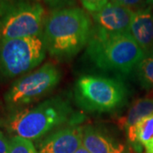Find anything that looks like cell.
<instances>
[{
	"instance_id": "20",
	"label": "cell",
	"mask_w": 153,
	"mask_h": 153,
	"mask_svg": "<svg viewBox=\"0 0 153 153\" xmlns=\"http://www.w3.org/2000/svg\"><path fill=\"white\" fill-rule=\"evenodd\" d=\"M74 153H89V152H88V151L87 149L83 146V145H82V146L78 148V149H77Z\"/></svg>"
},
{
	"instance_id": "4",
	"label": "cell",
	"mask_w": 153,
	"mask_h": 153,
	"mask_svg": "<svg viewBox=\"0 0 153 153\" xmlns=\"http://www.w3.org/2000/svg\"><path fill=\"white\" fill-rule=\"evenodd\" d=\"M74 97L77 105L88 112H111L124 105L128 91L118 79L85 75L76 80Z\"/></svg>"
},
{
	"instance_id": "5",
	"label": "cell",
	"mask_w": 153,
	"mask_h": 153,
	"mask_svg": "<svg viewBox=\"0 0 153 153\" xmlns=\"http://www.w3.org/2000/svg\"><path fill=\"white\" fill-rule=\"evenodd\" d=\"M46 46L43 35L0 42V72L6 77L23 75L44 60Z\"/></svg>"
},
{
	"instance_id": "10",
	"label": "cell",
	"mask_w": 153,
	"mask_h": 153,
	"mask_svg": "<svg viewBox=\"0 0 153 153\" xmlns=\"http://www.w3.org/2000/svg\"><path fill=\"white\" fill-rule=\"evenodd\" d=\"M129 33L141 48L145 55L153 52V12L146 7L134 12Z\"/></svg>"
},
{
	"instance_id": "16",
	"label": "cell",
	"mask_w": 153,
	"mask_h": 153,
	"mask_svg": "<svg viewBox=\"0 0 153 153\" xmlns=\"http://www.w3.org/2000/svg\"><path fill=\"white\" fill-rule=\"evenodd\" d=\"M111 2L123 6L134 12L146 9L148 4L147 0H111Z\"/></svg>"
},
{
	"instance_id": "7",
	"label": "cell",
	"mask_w": 153,
	"mask_h": 153,
	"mask_svg": "<svg viewBox=\"0 0 153 153\" xmlns=\"http://www.w3.org/2000/svg\"><path fill=\"white\" fill-rule=\"evenodd\" d=\"M60 70L47 63L27 76H22L13 83L5 94V101L12 106L24 105L38 100L59 83Z\"/></svg>"
},
{
	"instance_id": "2",
	"label": "cell",
	"mask_w": 153,
	"mask_h": 153,
	"mask_svg": "<svg viewBox=\"0 0 153 153\" xmlns=\"http://www.w3.org/2000/svg\"><path fill=\"white\" fill-rule=\"evenodd\" d=\"M86 53L100 68L125 74L133 71L145 56L130 33H109L94 27Z\"/></svg>"
},
{
	"instance_id": "9",
	"label": "cell",
	"mask_w": 153,
	"mask_h": 153,
	"mask_svg": "<svg viewBox=\"0 0 153 153\" xmlns=\"http://www.w3.org/2000/svg\"><path fill=\"white\" fill-rule=\"evenodd\" d=\"M83 128L76 124L52 133L38 144V153H74L82 145Z\"/></svg>"
},
{
	"instance_id": "12",
	"label": "cell",
	"mask_w": 153,
	"mask_h": 153,
	"mask_svg": "<svg viewBox=\"0 0 153 153\" xmlns=\"http://www.w3.org/2000/svg\"><path fill=\"white\" fill-rule=\"evenodd\" d=\"M82 145L89 153H125V146L93 126L83 128Z\"/></svg>"
},
{
	"instance_id": "14",
	"label": "cell",
	"mask_w": 153,
	"mask_h": 153,
	"mask_svg": "<svg viewBox=\"0 0 153 153\" xmlns=\"http://www.w3.org/2000/svg\"><path fill=\"white\" fill-rule=\"evenodd\" d=\"M140 86L149 91L153 90V52L146 54L134 68Z\"/></svg>"
},
{
	"instance_id": "13",
	"label": "cell",
	"mask_w": 153,
	"mask_h": 153,
	"mask_svg": "<svg viewBox=\"0 0 153 153\" xmlns=\"http://www.w3.org/2000/svg\"><path fill=\"white\" fill-rule=\"evenodd\" d=\"M137 146L146 153H153V115L143 118L135 128Z\"/></svg>"
},
{
	"instance_id": "21",
	"label": "cell",
	"mask_w": 153,
	"mask_h": 153,
	"mask_svg": "<svg viewBox=\"0 0 153 153\" xmlns=\"http://www.w3.org/2000/svg\"><path fill=\"white\" fill-rule=\"evenodd\" d=\"M148 2V4H150L151 6H152L153 7V0H147Z\"/></svg>"
},
{
	"instance_id": "6",
	"label": "cell",
	"mask_w": 153,
	"mask_h": 153,
	"mask_svg": "<svg viewBox=\"0 0 153 153\" xmlns=\"http://www.w3.org/2000/svg\"><path fill=\"white\" fill-rule=\"evenodd\" d=\"M44 10L38 3L18 1L0 10V42L39 36L44 30Z\"/></svg>"
},
{
	"instance_id": "15",
	"label": "cell",
	"mask_w": 153,
	"mask_h": 153,
	"mask_svg": "<svg viewBox=\"0 0 153 153\" xmlns=\"http://www.w3.org/2000/svg\"><path fill=\"white\" fill-rule=\"evenodd\" d=\"M9 153H38V151L32 140L16 135L10 141Z\"/></svg>"
},
{
	"instance_id": "11",
	"label": "cell",
	"mask_w": 153,
	"mask_h": 153,
	"mask_svg": "<svg viewBox=\"0 0 153 153\" xmlns=\"http://www.w3.org/2000/svg\"><path fill=\"white\" fill-rule=\"evenodd\" d=\"M152 115H153V90L146 97L135 100L121 121V124L125 129L128 141L135 149H139L135 137L137 124L143 118Z\"/></svg>"
},
{
	"instance_id": "19",
	"label": "cell",
	"mask_w": 153,
	"mask_h": 153,
	"mask_svg": "<svg viewBox=\"0 0 153 153\" xmlns=\"http://www.w3.org/2000/svg\"><path fill=\"white\" fill-rule=\"evenodd\" d=\"M10 142L7 140L6 137L0 130V153H9Z\"/></svg>"
},
{
	"instance_id": "17",
	"label": "cell",
	"mask_w": 153,
	"mask_h": 153,
	"mask_svg": "<svg viewBox=\"0 0 153 153\" xmlns=\"http://www.w3.org/2000/svg\"><path fill=\"white\" fill-rule=\"evenodd\" d=\"M82 6L88 11L94 13L100 10L105 4H108L109 0H80Z\"/></svg>"
},
{
	"instance_id": "18",
	"label": "cell",
	"mask_w": 153,
	"mask_h": 153,
	"mask_svg": "<svg viewBox=\"0 0 153 153\" xmlns=\"http://www.w3.org/2000/svg\"><path fill=\"white\" fill-rule=\"evenodd\" d=\"M45 2L55 10L63 9L65 6L71 5V4H73L74 0H45Z\"/></svg>"
},
{
	"instance_id": "8",
	"label": "cell",
	"mask_w": 153,
	"mask_h": 153,
	"mask_svg": "<svg viewBox=\"0 0 153 153\" xmlns=\"http://www.w3.org/2000/svg\"><path fill=\"white\" fill-rule=\"evenodd\" d=\"M134 12L112 2L92 13L94 27L109 33H129Z\"/></svg>"
},
{
	"instance_id": "3",
	"label": "cell",
	"mask_w": 153,
	"mask_h": 153,
	"mask_svg": "<svg viewBox=\"0 0 153 153\" xmlns=\"http://www.w3.org/2000/svg\"><path fill=\"white\" fill-rule=\"evenodd\" d=\"M79 117L66 100L56 97L33 108L17 111L9 119L8 126L16 136L34 140L66 123L76 124Z\"/></svg>"
},
{
	"instance_id": "1",
	"label": "cell",
	"mask_w": 153,
	"mask_h": 153,
	"mask_svg": "<svg viewBox=\"0 0 153 153\" xmlns=\"http://www.w3.org/2000/svg\"><path fill=\"white\" fill-rule=\"evenodd\" d=\"M93 28V22L83 10L63 8L52 11L45 21L42 35L49 55L67 60L87 46Z\"/></svg>"
}]
</instances>
